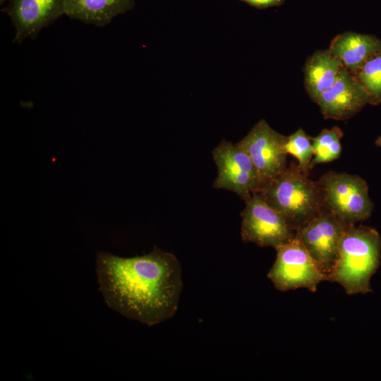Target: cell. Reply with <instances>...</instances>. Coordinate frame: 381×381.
<instances>
[{"label":"cell","instance_id":"cell-1","mask_svg":"<svg viewBox=\"0 0 381 381\" xmlns=\"http://www.w3.org/2000/svg\"><path fill=\"white\" fill-rule=\"evenodd\" d=\"M96 272L107 306L128 318L152 326L172 318L177 310L181 268L170 253L156 247L133 258L100 252Z\"/></svg>","mask_w":381,"mask_h":381},{"label":"cell","instance_id":"cell-2","mask_svg":"<svg viewBox=\"0 0 381 381\" xmlns=\"http://www.w3.org/2000/svg\"><path fill=\"white\" fill-rule=\"evenodd\" d=\"M381 259V237L375 229L350 225L340 241L336 264L327 281L340 284L348 295L373 292L370 279Z\"/></svg>","mask_w":381,"mask_h":381},{"label":"cell","instance_id":"cell-3","mask_svg":"<svg viewBox=\"0 0 381 381\" xmlns=\"http://www.w3.org/2000/svg\"><path fill=\"white\" fill-rule=\"evenodd\" d=\"M256 193L279 212L296 231L324 209L318 181L311 180L293 163Z\"/></svg>","mask_w":381,"mask_h":381},{"label":"cell","instance_id":"cell-4","mask_svg":"<svg viewBox=\"0 0 381 381\" xmlns=\"http://www.w3.org/2000/svg\"><path fill=\"white\" fill-rule=\"evenodd\" d=\"M324 208L347 224L369 218L373 204L367 183L360 176L329 171L318 181Z\"/></svg>","mask_w":381,"mask_h":381},{"label":"cell","instance_id":"cell-5","mask_svg":"<svg viewBox=\"0 0 381 381\" xmlns=\"http://www.w3.org/2000/svg\"><path fill=\"white\" fill-rule=\"evenodd\" d=\"M277 257L267 277L274 287L286 291L306 288L315 292L318 284L327 281L296 235L289 242L275 248Z\"/></svg>","mask_w":381,"mask_h":381},{"label":"cell","instance_id":"cell-6","mask_svg":"<svg viewBox=\"0 0 381 381\" xmlns=\"http://www.w3.org/2000/svg\"><path fill=\"white\" fill-rule=\"evenodd\" d=\"M245 202L241 227L243 242L277 248L296 236V231L284 217L258 193H253Z\"/></svg>","mask_w":381,"mask_h":381},{"label":"cell","instance_id":"cell-7","mask_svg":"<svg viewBox=\"0 0 381 381\" xmlns=\"http://www.w3.org/2000/svg\"><path fill=\"white\" fill-rule=\"evenodd\" d=\"M349 226L324 208L296 230V236L326 277L336 264L340 241Z\"/></svg>","mask_w":381,"mask_h":381},{"label":"cell","instance_id":"cell-8","mask_svg":"<svg viewBox=\"0 0 381 381\" xmlns=\"http://www.w3.org/2000/svg\"><path fill=\"white\" fill-rule=\"evenodd\" d=\"M285 140L286 136L262 119L236 143L253 162L258 180V190L287 167V155L283 151Z\"/></svg>","mask_w":381,"mask_h":381},{"label":"cell","instance_id":"cell-9","mask_svg":"<svg viewBox=\"0 0 381 381\" xmlns=\"http://www.w3.org/2000/svg\"><path fill=\"white\" fill-rule=\"evenodd\" d=\"M217 167L214 188H224L244 200L258 191V180L253 162L247 153L236 144L222 140L212 150Z\"/></svg>","mask_w":381,"mask_h":381},{"label":"cell","instance_id":"cell-10","mask_svg":"<svg viewBox=\"0 0 381 381\" xmlns=\"http://www.w3.org/2000/svg\"><path fill=\"white\" fill-rule=\"evenodd\" d=\"M2 10L15 28L13 43L35 40L45 28L65 14L66 0H8Z\"/></svg>","mask_w":381,"mask_h":381},{"label":"cell","instance_id":"cell-11","mask_svg":"<svg viewBox=\"0 0 381 381\" xmlns=\"http://www.w3.org/2000/svg\"><path fill=\"white\" fill-rule=\"evenodd\" d=\"M370 102V97L365 87L353 73L344 67L333 85L315 103L325 119L345 120Z\"/></svg>","mask_w":381,"mask_h":381},{"label":"cell","instance_id":"cell-12","mask_svg":"<svg viewBox=\"0 0 381 381\" xmlns=\"http://www.w3.org/2000/svg\"><path fill=\"white\" fill-rule=\"evenodd\" d=\"M328 49L346 70L355 73L371 56L381 50V41L370 35L346 32L335 37Z\"/></svg>","mask_w":381,"mask_h":381},{"label":"cell","instance_id":"cell-13","mask_svg":"<svg viewBox=\"0 0 381 381\" xmlns=\"http://www.w3.org/2000/svg\"><path fill=\"white\" fill-rule=\"evenodd\" d=\"M134 5V0H66L65 15L85 24L104 27Z\"/></svg>","mask_w":381,"mask_h":381},{"label":"cell","instance_id":"cell-14","mask_svg":"<svg viewBox=\"0 0 381 381\" xmlns=\"http://www.w3.org/2000/svg\"><path fill=\"white\" fill-rule=\"evenodd\" d=\"M343 68L342 63L329 49L317 51L308 59L304 68L305 86L313 101L316 102L333 85Z\"/></svg>","mask_w":381,"mask_h":381},{"label":"cell","instance_id":"cell-15","mask_svg":"<svg viewBox=\"0 0 381 381\" xmlns=\"http://www.w3.org/2000/svg\"><path fill=\"white\" fill-rule=\"evenodd\" d=\"M342 131L334 126L330 129H324L315 138H311L313 150V158L310 165L314 166L332 162L338 159L341 152V139Z\"/></svg>","mask_w":381,"mask_h":381},{"label":"cell","instance_id":"cell-16","mask_svg":"<svg viewBox=\"0 0 381 381\" xmlns=\"http://www.w3.org/2000/svg\"><path fill=\"white\" fill-rule=\"evenodd\" d=\"M283 151L286 155H293L298 162V166L306 174L309 175L312 169L310 163L313 157L311 138L306 132L299 128L289 136L283 145Z\"/></svg>","mask_w":381,"mask_h":381},{"label":"cell","instance_id":"cell-17","mask_svg":"<svg viewBox=\"0 0 381 381\" xmlns=\"http://www.w3.org/2000/svg\"><path fill=\"white\" fill-rule=\"evenodd\" d=\"M353 74L368 92L370 102L381 99V50L371 56Z\"/></svg>","mask_w":381,"mask_h":381},{"label":"cell","instance_id":"cell-18","mask_svg":"<svg viewBox=\"0 0 381 381\" xmlns=\"http://www.w3.org/2000/svg\"><path fill=\"white\" fill-rule=\"evenodd\" d=\"M257 8H266L282 5L285 0H241Z\"/></svg>","mask_w":381,"mask_h":381},{"label":"cell","instance_id":"cell-19","mask_svg":"<svg viewBox=\"0 0 381 381\" xmlns=\"http://www.w3.org/2000/svg\"><path fill=\"white\" fill-rule=\"evenodd\" d=\"M376 145L378 147H381V137L378 138L376 140Z\"/></svg>","mask_w":381,"mask_h":381},{"label":"cell","instance_id":"cell-20","mask_svg":"<svg viewBox=\"0 0 381 381\" xmlns=\"http://www.w3.org/2000/svg\"><path fill=\"white\" fill-rule=\"evenodd\" d=\"M8 0H0V4H3L4 2L8 1Z\"/></svg>","mask_w":381,"mask_h":381}]
</instances>
